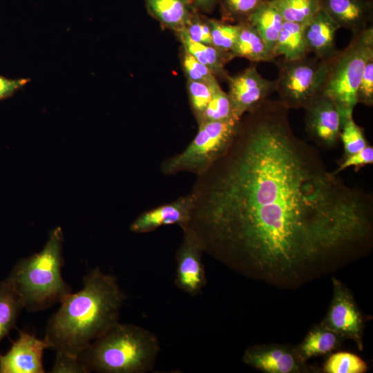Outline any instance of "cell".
I'll use <instances>...</instances> for the list:
<instances>
[{
    "label": "cell",
    "mask_w": 373,
    "mask_h": 373,
    "mask_svg": "<svg viewBox=\"0 0 373 373\" xmlns=\"http://www.w3.org/2000/svg\"><path fill=\"white\" fill-rule=\"evenodd\" d=\"M305 23L284 21L274 50L275 58L296 60L309 55L304 36Z\"/></svg>",
    "instance_id": "44dd1931"
},
{
    "label": "cell",
    "mask_w": 373,
    "mask_h": 373,
    "mask_svg": "<svg viewBox=\"0 0 373 373\" xmlns=\"http://www.w3.org/2000/svg\"><path fill=\"white\" fill-rule=\"evenodd\" d=\"M367 370V363L361 357L343 351L331 354L323 365L325 373H364Z\"/></svg>",
    "instance_id": "4316f807"
},
{
    "label": "cell",
    "mask_w": 373,
    "mask_h": 373,
    "mask_svg": "<svg viewBox=\"0 0 373 373\" xmlns=\"http://www.w3.org/2000/svg\"><path fill=\"white\" fill-rule=\"evenodd\" d=\"M321 8L353 35L365 30L373 19L372 0H321Z\"/></svg>",
    "instance_id": "9a60e30c"
},
{
    "label": "cell",
    "mask_w": 373,
    "mask_h": 373,
    "mask_svg": "<svg viewBox=\"0 0 373 373\" xmlns=\"http://www.w3.org/2000/svg\"><path fill=\"white\" fill-rule=\"evenodd\" d=\"M226 80L229 86L227 94L239 119L258 107L276 90V80L262 77L256 64L235 75H229Z\"/></svg>",
    "instance_id": "30bf717a"
},
{
    "label": "cell",
    "mask_w": 373,
    "mask_h": 373,
    "mask_svg": "<svg viewBox=\"0 0 373 373\" xmlns=\"http://www.w3.org/2000/svg\"><path fill=\"white\" fill-rule=\"evenodd\" d=\"M289 108L267 99L190 192L204 251L276 287H300L370 253L373 197L330 171L299 138Z\"/></svg>",
    "instance_id": "6da1fadb"
},
{
    "label": "cell",
    "mask_w": 373,
    "mask_h": 373,
    "mask_svg": "<svg viewBox=\"0 0 373 373\" xmlns=\"http://www.w3.org/2000/svg\"><path fill=\"white\" fill-rule=\"evenodd\" d=\"M29 82L30 79L28 78L12 79L0 75V100L12 96Z\"/></svg>",
    "instance_id": "d590c367"
},
{
    "label": "cell",
    "mask_w": 373,
    "mask_h": 373,
    "mask_svg": "<svg viewBox=\"0 0 373 373\" xmlns=\"http://www.w3.org/2000/svg\"><path fill=\"white\" fill-rule=\"evenodd\" d=\"M240 120L235 114L231 102L222 88H219L213 95L210 102L197 121L198 124L207 122Z\"/></svg>",
    "instance_id": "d4e9b609"
},
{
    "label": "cell",
    "mask_w": 373,
    "mask_h": 373,
    "mask_svg": "<svg viewBox=\"0 0 373 373\" xmlns=\"http://www.w3.org/2000/svg\"><path fill=\"white\" fill-rule=\"evenodd\" d=\"M340 141L343 144V158L358 152L370 144L363 130L355 122L353 115L342 117Z\"/></svg>",
    "instance_id": "484cf974"
},
{
    "label": "cell",
    "mask_w": 373,
    "mask_h": 373,
    "mask_svg": "<svg viewBox=\"0 0 373 373\" xmlns=\"http://www.w3.org/2000/svg\"><path fill=\"white\" fill-rule=\"evenodd\" d=\"M240 120L207 122L189 145L180 153L164 159L160 171L164 175L189 173L196 176L206 172L231 144Z\"/></svg>",
    "instance_id": "8992f818"
},
{
    "label": "cell",
    "mask_w": 373,
    "mask_h": 373,
    "mask_svg": "<svg viewBox=\"0 0 373 373\" xmlns=\"http://www.w3.org/2000/svg\"><path fill=\"white\" fill-rule=\"evenodd\" d=\"M266 0H219L222 19L236 23L247 21Z\"/></svg>",
    "instance_id": "83f0119b"
},
{
    "label": "cell",
    "mask_w": 373,
    "mask_h": 373,
    "mask_svg": "<svg viewBox=\"0 0 373 373\" xmlns=\"http://www.w3.org/2000/svg\"><path fill=\"white\" fill-rule=\"evenodd\" d=\"M149 15L175 32L185 28L195 11L186 0H144ZM196 11V10H195Z\"/></svg>",
    "instance_id": "e0dca14e"
},
{
    "label": "cell",
    "mask_w": 373,
    "mask_h": 373,
    "mask_svg": "<svg viewBox=\"0 0 373 373\" xmlns=\"http://www.w3.org/2000/svg\"><path fill=\"white\" fill-rule=\"evenodd\" d=\"M180 58L181 65L187 80L206 83L210 85L219 84L216 77L213 73L183 48Z\"/></svg>",
    "instance_id": "4dcf8cb0"
},
{
    "label": "cell",
    "mask_w": 373,
    "mask_h": 373,
    "mask_svg": "<svg viewBox=\"0 0 373 373\" xmlns=\"http://www.w3.org/2000/svg\"><path fill=\"white\" fill-rule=\"evenodd\" d=\"M373 58V26L353 35L348 46L334 57L321 93L333 99L342 117L353 115L356 90L370 59Z\"/></svg>",
    "instance_id": "5b68a950"
},
{
    "label": "cell",
    "mask_w": 373,
    "mask_h": 373,
    "mask_svg": "<svg viewBox=\"0 0 373 373\" xmlns=\"http://www.w3.org/2000/svg\"><path fill=\"white\" fill-rule=\"evenodd\" d=\"M193 41L205 45H211V33L209 18L198 11H194L189 22L182 29Z\"/></svg>",
    "instance_id": "1f68e13d"
},
{
    "label": "cell",
    "mask_w": 373,
    "mask_h": 373,
    "mask_svg": "<svg viewBox=\"0 0 373 373\" xmlns=\"http://www.w3.org/2000/svg\"><path fill=\"white\" fill-rule=\"evenodd\" d=\"M333 295L322 323L345 339L352 340L363 350L364 322L350 289L338 279L332 278Z\"/></svg>",
    "instance_id": "9c48e42d"
},
{
    "label": "cell",
    "mask_w": 373,
    "mask_h": 373,
    "mask_svg": "<svg viewBox=\"0 0 373 373\" xmlns=\"http://www.w3.org/2000/svg\"><path fill=\"white\" fill-rule=\"evenodd\" d=\"M242 361L266 373H302L307 372L305 361L296 347L287 345H257L247 348Z\"/></svg>",
    "instance_id": "7c38bea8"
},
{
    "label": "cell",
    "mask_w": 373,
    "mask_h": 373,
    "mask_svg": "<svg viewBox=\"0 0 373 373\" xmlns=\"http://www.w3.org/2000/svg\"><path fill=\"white\" fill-rule=\"evenodd\" d=\"M45 340L20 331L5 354H0V373H44L43 354L48 349Z\"/></svg>",
    "instance_id": "4fadbf2b"
},
{
    "label": "cell",
    "mask_w": 373,
    "mask_h": 373,
    "mask_svg": "<svg viewBox=\"0 0 373 373\" xmlns=\"http://www.w3.org/2000/svg\"><path fill=\"white\" fill-rule=\"evenodd\" d=\"M192 8L200 13L211 12L218 5L219 0H186Z\"/></svg>",
    "instance_id": "8d00e7d4"
},
{
    "label": "cell",
    "mask_w": 373,
    "mask_h": 373,
    "mask_svg": "<svg viewBox=\"0 0 373 373\" xmlns=\"http://www.w3.org/2000/svg\"><path fill=\"white\" fill-rule=\"evenodd\" d=\"M373 163V147L369 144L362 150L344 157L338 165V167L334 171V173L338 174L341 171L347 168L354 166L358 169L362 166Z\"/></svg>",
    "instance_id": "e575fe53"
},
{
    "label": "cell",
    "mask_w": 373,
    "mask_h": 373,
    "mask_svg": "<svg viewBox=\"0 0 373 373\" xmlns=\"http://www.w3.org/2000/svg\"><path fill=\"white\" fill-rule=\"evenodd\" d=\"M247 21L259 32L274 55L285 21L277 9L269 0H266L251 14Z\"/></svg>",
    "instance_id": "7402d4cb"
},
{
    "label": "cell",
    "mask_w": 373,
    "mask_h": 373,
    "mask_svg": "<svg viewBox=\"0 0 373 373\" xmlns=\"http://www.w3.org/2000/svg\"><path fill=\"white\" fill-rule=\"evenodd\" d=\"M63 242L61 229L57 227L50 232L43 249L19 259L6 278L28 312L46 309L72 292L61 274Z\"/></svg>",
    "instance_id": "277c9868"
},
{
    "label": "cell",
    "mask_w": 373,
    "mask_h": 373,
    "mask_svg": "<svg viewBox=\"0 0 373 373\" xmlns=\"http://www.w3.org/2000/svg\"><path fill=\"white\" fill-rule=\"evenodd\" d=\"M212 46L224 51L231 52L240 32L239 23H232L222 19L209 18Z\"/></svg>",
    "instance_id": "f1b7e54d"
},
{
    "label": "cell",
    "mask_w": 373,
    "mask_h": 373,
    "mask_svg": "<svg viewBox=\"0 0 373 373\" xmlns=\"http://www.w3.org/2000/svg\"><path fill=\"white\" fill-rule=\"evenodd\" d=\"M334 57L320 59L309 55L300 59H283L276 62L278 99L289 109L304 108L321 93Z\"/></svg>",
    "instance_id": "52a82bcc"
},
{
    "label": "cell",
    "mask_w": 373,
    "mask_h": 373,
    "mask_svg": "<svg viewBox=\"0 0 373 373\" xmlns=\"http://www.w3.org/2000/svg\"><path fill=\"white\" fill-rule=\"evenodd\" d=\"M23 305L7 278L0 282V343L15 327Z\"/></svg>",
    "instance_id": "603a6c76"
},
{
    "label": "cell",
    "mask_w": 373,
    "mask_h": 373,
    "mask_svg": "<svg viewBox=\"0 0 373 373\" xmlns=\"http://www.w3.org/2000/svg\"><path fill=\"white\" fill-rule=\"evenodd\" d=\"M159 351L153 332L118 322L91 342L78 358L88 373H146L153 370Z\"/></svg>",
    "instance_id": "3957f363"
},
{
    "label": "cell",
    "mask_w": 373,
    "mask_h": 373,
    "mask_svg": "<svg viewBox=\"0 0 373 373\" xmlns=\"http://www.w3.org/2000/svg\"><path fill=\"white\" fill-rule=\"evenodd\" d=\"M357 104L373 105V58L365 66L356 90Z\"/></svg>",
    "instance_id": "d6a6232c"
},
{
    "label": "cell",
    "mask_w": 373,
    "mask_h": 373,
    "mask_svg": "<svg viewBox=\"0 0 373 373\" xmlns=\"http://www.w3.org/2000/svg\"><path fill=\"white\" fill-rule=\"evenodd\" d=\"M193 207V198L189 193L142 213L131 224L130 230L134 233H145L162 226L174 224L182 230L189 224Z\"/></svg>",
    "instance_id": "5bb4252c"
},
{
    "label": "cell",
    "mask_w": 373,
    "mask_h": 373,
    "mask_svg": "<svg viewBox=\"0 0 373 373\" xmlns=\"http://www.w3.org/2000/svg\"><path fill=\"white\" fill-rule=\"evenodd\" d=\"M51 373H88L78 357L57 351Z\"/></svg>",
    "instance_id": "836d02e7"
},
{
    "label": "cell",
    "mask_w": 373,
    "mask_h": 373,
    "mask_svg": "<svg viewBox=\"0 0 373 373\" xmlns=\"http://www.w3.org/2000/svg\"><path fill=\"white\" fill-rule=\"evenodd\" d=\"M183 238L177 250L175 285L186 294L195 296L207 284L202 245L189 227L182 229Z\"/></svg>",
    "instance_id": "8fae6325"
},
{
    "label": "cell",
    "mask_w": 373,
    "mask_h": 373,
    "mask_svg": "<svg viewBox=\"0 0 373 373\" xmlns=\"http://www.w3.org/2000/svg\"><path fill=\"white\" fill-rule=\"evenodd\" d=\"M305 131L318 146L332 149L340 142L342 114L335 102L323 93L303 108Z\"/></svg>",
    "instance_id": "ba28073f"
},
{
    "label": "cell",
    "mask_w": 373,
    "mask_h": 373,
    "mask_svg": "<svg viewBox=\"0 0 373 373\" xmlns=\"http://www.w3.org/2000/svg\"><path fill=\"white\" fill-rule=\"evenodd\" d=\"M344 339L321 322L308 332L296 349L301 358L305 361L310 358L326 355L338 349Z\"/></svg>",
    "instance_id": "ffe728a7"
},
{
    "label": "cell",
    "mask_w": 373,
    "mask_h": 373,
    "mask_svg": "<svg viewBox=\"0 0 373 373\" xmlns=\"http://www.w3.org/2000/svg\"><path fill=\"white\" fill-rule=\"evenodd\" d=\"M269 1L285 21L306 23L321 10V0Z\"/></svg>",
    "instance_id": "cb8c5ba5"
},
{
    "label": "cell",
    "mask_w": 373,
    "mask_h": 373,
    "mask_svg": "<svg viewBox=\"0 0 373 373\" xmlns=\"http://www.w3.org/2000/svg\"><path fill=\"white\" fill-rule=\"evenodd\" d=\"M340 26L321 8L305 24L304 36L309 55L320 59L334 57L339 52L336 47V34Z\"/></svg>",
    "instance_id": "2e32d148"
},
{
    "label": "cell",
    "mask_w": 373,
    "mask_h": 373,
    "mask_svg": "<svg viewBox=\"0 0 373 373\" xmlns=\"http://www.w3.org/2000/svg\"><path fill=\"white\" fill-rule=\"evenodd\" d=\"M239 23L238 37L231 50L233 57L245 58L254 63L275 61V57L256 28L247 20Z\"/></svg>",
    "instance_id": "d6986e66"
},
{
    "label": "cell",
    "mask_w": 373,
    "mask_h": 373,
    "mask_svg": "<svg viewBox=\"0 0 373 373\" xmlns=\"http://www.w3.org/2000/svg\"><path fill=\"white\" fill-rule=\"evenodd\" d=\"M186 88L191 110L198 121L213 95L220 86L187 80Z\"/></svg>",
    "instance_id": "f546056e"
},
{
    "label": "cell",
    "mask_w": 373,
    "mask_h": 373,
    "mask_svg": "<svg viewBox=\"0 0 373 373\" xmlns=\"http://www.w3.org/2000/svg\"><path fill=\"white\" fill-rule=\"evenodd\" d=\"M126 299L117 278L99 267L83 278V287L70 293L48 319L44 339L48 347L78 357L93 341L117 323Z\"/></svg>",
    "instance_id": "7a4b0ae2"
},
{
    "label": "cell",
    "mask_w": 373,
    "mask_h": 373,
    "mask_svg": "<svg viewBox=\"0 0 373 373\" xmlns=\"http://www.w3.org/2000/svg\"><path fill=\"white\" fill-rule=\"evenodd\" d=\"M182 47L201 64L206 66L216 77L227 79L229 75L225 65L233 59L229 51H224L211 45H205L191 39L184 30L175 32Z\"/></svg>",
    "instance_id": "ac0fdd59"
}]
</instances>
